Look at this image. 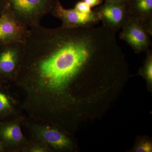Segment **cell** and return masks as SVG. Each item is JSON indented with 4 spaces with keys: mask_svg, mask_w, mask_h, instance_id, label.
I'll use <instances>...</instances> for the list:
<instances>
[{
    "mask_svg": "<svg viewBox=\"0 0 152 152\" xmlns=\"http://www.w3.org/2000/svg\"><path fill=\"white\" fill-rule=\"evenodd\" d=\"M119 52L115 32L104 26L40 25L30 28L24 43L18 78L58 96L72 86H83L93 99L114 79Z\"/></svg>",
    "mask_w": 152,
    "mask_h": 152,
    "instance_id": "obj_1",
    "label": "cell"
},
{
    "mask_svg": "<svg viewBox=\"0 0 152 152\" xmlns=\"http://www.w3.org/2000/svg\"><path fill=\"white\" fill-rule=\"evenodd\" d=\"M8 7L18 20L28 28L40 25L42 19L51 13L56 0H7Z\"/></svg>",
    "mask_w": 152,
    "mask_h": 152,
    "instance_id": "obj_2",
    "label": "cell"
},
{
    "mask_svg": "<svg viewBox=\"0 0 152 152\" xmlns=\"http://www.w3.org/2000/svg\"><path fill=\"white\" fill-rule=\"evenodd\" d=\"M94 11L98 13L104 26L116 32L121 29L131 20L129 1H106Z\"/></svg>",
    "mask_w": 152,
    "mask_h": 152,
    "instance_id": "obj_3",
    "label": "cell"
},
{
    "mask_svg": "<svg viewBox=\"0 0 152 152\" xmlns=\"http://www.w3.org/2000/svg\"><path fill=\"white\" fill-rule=\"evenodd\" d=\"M30 28L15 18L8 7L0 17V45L24 43Z\"/></svg>",
    "mask_w": 152,
    "mask_h": 152,
    "instance_id": "obj_4",
    "label": "cell"
},
{
    "mask_svg": "<svg viewBox=\"0 0 152 152\" xmlns=\"http://www.w3.org/2000/svg\"><path fill=\"white\" fill-rule=\"evenodd\" d=\"M62 22L61 26L66 28L94 26L100 21L98 13L93 10L90 13L80 12L74 9H66L60 0H56L51 13Z\"/></svg>",
    "mask_w": 152,
    "mask_h": 152,
    "instance_id": "obj_5",
    "label": "cell"
},
{
    "mask_svg": "<svg viewBox=\"0 0 152 152\" xmlns=\"http://www.w3.org/2000/svg\"><path fill=\"white\" fill-rule=\"evenodd\" d=\"M23 51L24 43L0 45V81L16 78Z\"/></svg>",
    "mask_w": 152,
    "mask_h": 152,
    "instance_id": "obj_6",
    "label": "cell"
},
{
    "mask_svg": "<svg viewBox=\"0 0 152 152\" xmlns=\"http://www.w3.org/2000/svg\"><path fill=\"white\" fill-rule=\"evenodd\" d=\"M122 30L120 39L132 47L136 53L150 50L152 35L140 23L132 19Z\"/></svg>",
    "mask_w": 152,
    "mask_h": 152,
    "instance_id": "obj_7",
    "label": "cell"
},
{
    "mask_svg": "<svg viewBox=\"0 0 152 152\" xmlns=\"http://www.w3.org/2000/svg\"><path fill=\"white\" fill-rule=\"evenodd\" d=\"M34 131L40 140L56 149H68L72 146L69 139L55 128L49 126H36Z\"/></svg>",
    "mask_w": 152,
    "mask_h": 152,
    "instance_id": "obj_8",
    "label": "cell"
},
{
    "mask_svg": "<svg viewBox=\"0 0 152 152\" xmlns=\"http://www.w3.org/2000/svg\"><path fill=\"white\" fill-rule=\"evenodd\" d=\"M131 20L140 22L152 35V0H130Z\"/></svg>",
    "mask_w": 152,
    "mask_h": 152,
    "instance_id": "obj_9",
    "label": "cell"
},
{
    "mask_svg": "<svg viewBox=\"0 0 152 152\" xmlns=\"http://www.w3.org/2000/svg\"><path fill=\"white\" fill-rule=\"evenodd\" d=\"M24 140V137L18 122H0V142L5 148L18 146Z\"/></svg>",
    "mask_w": 152,
    "mask_h": 152,
    "instance_id": "obj_10",
    "label": "cell"
},
{
    "mask_svg": "<svg viewBox=\"0 0 152 152\" xmlns=\"http://www.w3.org/2000/svg\"><path fill=\"white\" fill-rule=\"evenodd\" d=\"M147 57L140 73L150 83L152 82V52L151 50L147 51Z\"/></svg>",
    "mask_w": 152,
    "mask_h": 152,
    "instance_id": "obj_11",
    "label": "cell"
},
{
    "mask_svg": "<svg viewBox=\"0 0 152 152\" xmlns=\"http://www.w3.org/2000/svg\"><path fill=\"white\" fill-rule=\"evenodd\" d=\"M11 103L8 95L0 89V118L5 116L11 111Z\"/></svg>",
    "mask_w": 152,
    "mask_h": 152,
    "instance_id": "obj_12",
    "label": "cell"
},
{
    "mask_svg": "<svg viewBox=\"0 0 152 152\" xmlns=\"http://www.w3.org/2000/svg\"><path fill=\"white\" fill-rule=\"evenodd\" d=\"M75 8L77 10L83 13H90L92 11L91 7L85 2L84 1H81L77 3Z\"/></svg>",
    "mask_w": 152,
    "mask_h": 152,
    "instance_id": "obj_13",
    "label": "cell"
},
{
    "mask_svg": "<svg viewBox=\"0 0 152 152\" xmlns=\"http://www.w3.org/2000/svg\"><path fill=\"white\" fill-rule=\"evenodd\" d=\"M135 151L137 152H151L152 151L151 143L148 141L141 142L136 148Z\"/></svg>",
    "mask_w": 152,
    "mask_h": 152,
    "instance_id": "obj_14",
    "label": "cell"
},
{
    "mask_svg": "<svg viewBox=\"0 0 152 152\" xmlns=\"http://www.w3.org/2000/svg\"><path fill=\"white\" fill-rule=\"evenodd\" d=\"M29 150L30 152H40L45 151L47 149L43 145H37L31 147Z\"/></svg>",
    "mask_w": 152,
    "mask_h": 152,
    "instance_id": "obj_15",
    "label": "cell"
},
{
    "mask_svg": "<svg viewBox=\"0 0 152 152\" xmlns=\"http://www.w3.org/2000/svg\"><path fill=\"white\" fill-rule=\"evenodd\" d=\"M83 1L91 8L99 5L103 2V0H84Z\"/></svg>",
    "mask_w": 152,
    "mask_h": 152,
    "instance_id": "obj_16",
    "label": "cell"
},
{
    "mask_svg": "<svg viewBox=\"0 0 152 152\" xmlns=\"http://www.w3.org/2000/svg\"><path fill=\"white\" fill-rule=\"evenodd\" d=\"M8 7L7 0H0V17Z\"/></svg>",
    "mask_w": 152,
    "mask_h": 152,
    "instance_id": "obj_17",
    "label": "cell"
},
{
    "mask_svg": "<svg viewBox=\"0 0 152 152\" xmlns=\"http://www.w3.org/2000/svg\"><path fill=\"white\" fill-rule=\"evenodd\" d=\"M5 147L2 144V143L0 142V152L4 151Z\"/></svg>",
    "mask_w": 152,
    "mask_h": 152,
    "instance_id": "obj_18",
    "label": "cell"
},
{
    "mask_svg": "<svg viewBox=\"0 0 152 152\" xmlns=\"http://www.w3.org/2000/svg\"><path fill=\"white\" fill-rule=\"evenodd\" d=\"M106 1H129L130 0H105Z\"/></svg>",
    "mask_w": 152,
    "mask_h": 152,
    "instance_id": "obj_19",
    "label": "cell"
}]
</instances>
